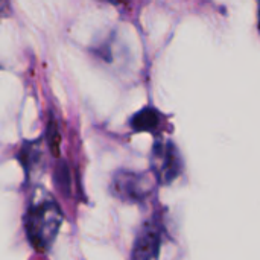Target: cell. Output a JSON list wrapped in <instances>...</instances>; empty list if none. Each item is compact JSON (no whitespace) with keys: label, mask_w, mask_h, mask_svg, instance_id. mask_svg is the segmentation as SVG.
Wrapping results in <instances>:
<instances>
[{"label":"cell","mask_w":260,"mask_h":260,"mask_svg":"<svg viewBox=\"0 0 260 260\" xmlns=\"http://www.w3.org/2000/svg\"><path fill=\"white\" fill-rule=\"evenodd\" d=\"M259 27H260V9H259Z\"/></svg>","instance_id":"obj_9"},{"label":"cell","mask_w":260,"mask_h":260,"mask_svg":"<svg viewBox=\"0 0 260 260\" xmlns=\"http://www.w3.org/2000/svg\"><path fill=\"white\" fill-rule=\"evenodd\" d=\"M149 171L160 186H169L174 183L183 171V158L171 140L158 139L149 154Z\"/></svg>","instance_id":"obj_3"},{"label":"cell","mask_w":260,"mask_h":260,"mask_svg":"<svg viewBox=\"0 0 260 260\" xmlns=\"http://www.w3.org/2000/svg\"><path fill=\"white\" fill-rule=\"evenodd\" d=\"M163 224L157 216L146 219L137 230L131 260H160L161 245H163Z\"/></svg>","instance_id":"obj_4"},{"label":"cell","mask_w":260,"mask_h":260,"mask_svg":"<svg viewBox=\"0 0 260 260\" xmlns=\"http://www.w3.org/2000/svg\"><path fill=\"white\" fill-rule=\"evenodd\" d=\"M62 222L64 213L52 195L38 192L27 201L23 213V229L34 251L41 254L50 251L59 235Z\"/></svg>","instance_id":"obj_1"},{"label":"cell","mask_w":260,"mask_h":260,"mask_svg":"<svg viewBox=\"0 0 260 260\" xmlns=\"http://www.w3.org/2000/svg\"><path fill=\"white\" fill-rule=\"evenodd\" d=\"M40 158H41V151H40V146H38V142H26L18 154V160L26 172V177L29 178L30 175V171L38 166L40 163Z\"/></svg>","instance_id":"obj_6"},{"label":"cell","mask_w":260,"mask_h":260,"mask_svg":"<svg viewBox=\"0 0 260 260\" xmlns=\"http://www.w3.org/2000/svg\"><path fill=\"white\" fill-rule=\"evenodd\" d=\"M163 125H165V116L152 107L142 108L129 120V126L133 131L151 133L154 136H157L163 129Z\"/></svg>","instance_id":"obj_5"},{"label":"cell","mask_w":260,"mask_h":260,"mask_svg":"<svg viewBox=\"0 0 260 260\" xmlns=\"http://www.w3.org/2000/svg\"><path fill=\"white\" fill-rule=\"evenodd\" d=\"M155 184H158L155 178H152L146 172L119 169L113 174L110 192L122 203L139 204L146 201L152 195Z\"/></svg>","instance_id":"obj_2"},{"label":"cell","mask_w":260,"mask_h":260,"mask_svg":"<svg viewBox=\"0 0 260 260\" xmlns=\"http://www.w3.org/2000/svg\"><path fill=\"white\" fill-rule=\"evenodd\" d=\"M259 5H260V0H259Z\"/></svg>","instance_id":"obj_10"},{"label":"cell","mask_w":260,"mask_h":260,"mask_svg":"<svg viewBox=\"0 0 260 260\" xmlns=\"http://www.w3.org/2000/svg\"><path fill=\"white\" fill-rule=\"evenodd\" d=\"M105 2H108V3H113V5H119V3H122L123 0H105Z\"/></svg>","instance_id":"obj_8"},{"label":"cell","mask_w":260,"mask_h":260,"mask_svg":"<svg viewBox=\"0 0 260 260\" xmlns=\"http://www.w3.org/2000/svg\"><path fill=\"white\" fill-rule=\"evenodd\" d=\"M59 131H58V126H56V122L53 119H50V122L47 123V142H49V146L52 149V152L56 155L58 154V146H59Z\"/></svg>","instance_id":"obj_7"}]
</instances>
